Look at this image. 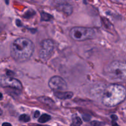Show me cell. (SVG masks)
<instances>
[{"label": "cell", "mask_w": 126, "mask_h": 126, "mask_svg": "<svg viewBox=\"0 0 126 126\" xmlns=\"http://www.w3.org/2000/svg\"><path fill=\"white\" fill-rule=\"evenodd\" d=\"M5 1H6V3L7 4H8L9 2V0H5Z\"/></svg>", "instance_id": "cell-24"}, {"label": "cell", "mask_w": 126, "mask_h": 126, "mask_svg": "<svg viewBox=\"0 0 126 126\" xmlns=\"http://www.w3.org/2000/svg\"><path fill=\"white\" fill-rule=\"evenodd\" d=\"M69 35L73 40L76 42H82L87 40L93 39L95 37L96 32L92 28L75 27L70 30Z\"/></svg>", "instance_id": "cell-4"}, {"label": "cell", "mask_w": 126, "mask_h": 126, "mask_svg": "<svg viewBox=\"0 0 126 126\" xmlns=\"http://www.w3.org/2000/svg\"><path fill=\"white\" fill-rule=\"evenodd\" d=\"M2 95L1 93H0V100H2Z\"/></svg>", "instance_id": "cell-23"}, {"label": "cell", "mask_w": 126, "mask_h": 126, "mask_svg": "<svg viewBox=\"0 0 126 126\" xmlns=\"http://www.w3.org/2000/svg\"><path fill=\"white\" fill-rule=\"evenodd\" d=\"M82 123L81 119L77 115H73L72 117V122L71 126H81Z\"/></svg>", "instance_id": "cell-12"}, {"label": "cell", "mask_w": 126, "mask_h": 126, "mask_svg": "<svg viewBox=\"0 0 126 126\" xmlns=\"http://www.w3.org/2000/svg\"><path fill=\"white\" fill-rule=\"evenodd\" d=\"M2 126H12L10 123H8V122H4V123L2 124Z\"/></svg>", "instance_id": "cell-21"}, {"label": "cell", "mask_w": 126, "mask_h": 126, "mask_svg": "<svg viewBox=\"0 0 126 126\" xmlns=\"http://www.w3.org/2000/svg\"><path fill=\"white\" fill-rule=\"evenodd\" d=\"M19 121H22V122H28L30 121V117L28 115L25 114H22L20 116Z\"/></svg>", "instance_id": "cell-14"}, {"label": "cell", "mask_w": 126, "mask_h": 126, "mask_svg": "<svg viewBox=\"0 0 126 126\" xmlns=\"http://www.w3.org/2000/svg\"><path fill=\"white\" fill-rule=\"evenodd\" d=\"M50 119H51V116L50 115L47 114H43L39 117L38 122H40V123H45V122L50 121Z\"/></svg>", "instance_id": "cell-13"}, {"label": "cell", "mask_w": 126, "mask_h": 126, "mask_svg": "<svg viewBox=\"0 0 126 126\" xmlns=\"http://www.w3.org/2000/svg\"><path fill=\"white\" fill-rule=\"evenodd\" d=\"M38 100L41 103L45 104V105H47V106H52L54 105V101L51 98L47 97V96H40V97L38 98Z\"/></svg>", "instance_id": "cell-10"}, {"label": "cell", "mask_w": 126, "mask_h": 126, "mask_svg": "<svg viewBox=\"0 0 126 126\" xmlns=\"http://www.w3.org/2000/svg\"><path fill=\"white\" fill-rule=\"evenodd\" d=\"M14 72L12 71H11V70H6V75L14 77Z\"/></svg>", "instance_id": "cell-18"}, {"label": "cell", "mask_w": 126, "mask_h": 126, "mask_svg": "<svg viewBox=\"0 0 126 126\" xmlns=\"http://www.w3.org/2000/svg\"><path fill=\"white\" fill-rule=\"evenodd\" d=\"M56 6L60 4H63L66 3H71V0H54Z\"/></svg>", "instance_id": "cell-15"}, {"label": "cell", "mask_w": 126, "mask_h": 126, "mask_svg": "<svg viewBox=\"0 0 126 126\" xmlns=\"http://www.w3.org/2000/svg\"><path fill=\"white\" fill-rule=\"evenodd\" d=\"M34 51V44L27 38H18L11 44V56L17 63H23L30 59Z\"/></svg>", "instance_id": "cell-1"}, {"label": "cell", "mask_w": 126, "mask_h": 126, "mask_svg": "<svg viewBox=\"0 0 126 126\" xmlns=\"http://www.w3.org/2000/svg\"><path fill=\"white\" fill-rule=\"evenodd\" d=\"M34 14H35V12H34V11H33V10L30 9L29 10V11H27V12L25 14L24 17L25 18H27V19L30 18V17H32V16Z\"/></svg>", "instance_id": "cell-16"}, {"label": "cell", "mask_w": 126, "mask_h": 126, "mask_svg": "<svg viewBox=\"0 0 126 126\" xmlns=\"http://www.w3.org/2000/svg\"><path fill=\"white\" fill-rule=\"evenodd\" d=\"M54 95L60 100H67L70 99L73 96V93L71 91H54Z\"/></svg>", "instance_id": "cell-9"}, {"label": "cell", "mask_w": 126, "mask_h": 126, "mask_svg": "<svg viewBox=\"0 0 126 126\" xmlns=\"http://www.w3.org/2000/svg\"><path fill=\"white\" fill-rule=\"evenodd\" d=\"M0 85L4 87H10L22 90V84L20 81L6 75H0Z\"/></svg>", "instance_id": "cell-6"}, {"label": "cell", "mask_w": 126, "mask_h": 126, "mask_svg": "<svg viewBox=\"0 0 126 126\" xmlns=\"http://www.w3.org/2000/svg\"><path fill=\"white\" fill-rule=\"evenodd\" d=\"M39 114H40V112H39V111H36L35 112L34 114V118H38L39 116Z\"/></svg>", "instance_id": "cell-19"}, {"label": "cell", "mask_w": 126, "mask_h": 126, "mask_svg": "<svg viewBox=\"0 0 126 126\" xmlns=\"http://www.w3.org/2000/svg\"><path fill=\"white\" fill-rule=\"evenodd\" d=\"M48 85L54 91H63L67 89L66 81L58 75L52 77L48 82Z\"/></svg>", "instance_id": "cell-7"}, {"label": "cell", "mask_w": 126, "mask_h": 126, "mask_svg": "<svg viewBox=\"0 0 126 126\" xmlns=\"http://www.w3.org/2000/svg\"><path fill=\"white\" fill-rule=\"evenodd\" d=\"M103 71L106 76L111 80H126V61H114L107 64Z\"/></svg>", "instance_id": "cell-3"}, {"label": "cell", "mask_w": 126, "mask_h": 126, "mask_svg": "<svg viewBox=\"0 0 126 126\" xmlns=\"http://www.w3.org/2000/svg\"><path fill=\"white\" fill-rule=\"evenodd\" d=\"M57 9L62 12L66 16H70L73 13V7L71 3H66L63 4H60L57 6Z\"/></svg>", "instance_id": "cell-8"}, {"label": "cell", "mask_w": 126, "mask_h": 126, "mask_svg": "<svg viewBox=\"0 0 126 126\" xmlns=\"http://www.w3.org/2000/svg\"><path fill=\"white\" fill-rule=\"evenodd\" d=\"M16 24H17V25L18 26V27H21V26H22V22L18 19L16 20Z\"/></svg>", "instance_id": "cell-20"}, {"label": "cell", "mask_w": 126, "mask_h": 126, "mask_svg": "<svg viewBox=\"0 0 126 126\" xmlns=\"http://www.w3.org/2000/svg\"><path fill=\"white\" fill-rule=\"evenodd\" d=\"M112 126H119L118 124L116 122V121H113V123H112Z\"/></svg>", "instance_id": "cell-22"}, {"label": "cell", "mask_w": 126, "mask_h": 126, "mask_svg": "<svg viewBox=\"0 0 126 126\" xmlns=\"http://www.w3.org/2000/svg\"><path fill=\"white\" fill-rule=\"evenodd\" d=\"M1 26H0V33H1Z\"/></svg>", "instance_id": "cell-26"}, {"label": "cell", "mask_w": 126, "mask_h": 126, "mask_svg": "<svg viewBox=\"0 0 126 126\" xmlns=\"http://www.w3.org/2000/svg\"><path fill=\"white\" fill-rule=\"evenodd\" d=\"M54 49V42L50 39L43 40L40 44L39 56L41 59L47 61L52 54Z\"/></svg>", "instance_id": "cell-5"}, {"label": "cell", "mask_w": 126, "mask_h": 126, "mask_svg": "<svg viewBox=\"0 0 126 126\" xmlns=\"http://www.w3.org/2000/svg\"><path fill=\"white\" fill-rule=\"evenodd\" d=\"M53 19V16L50 14L46 12H41V21L44 22H49Z\"/></svg>", "instance_id": "cell-11"}, {"label": "cell", "mask_w": 126, "mask_h": 126, "mask_svg": "<svg viewBox=\"0 0 126 126\" xmlns=\"http://www.w3.org/2000/svg\"><path fill=\"white\" fill-rule=\"evenodd\" d=\"M82 119H83L84 121L87 122V121H90V119H91V116H89V115H83L82 116Z\"/></svg>", "instance_id": "cell-17"}, {"label": "cell", "mask_w": 126, "mask_h": 126, "mask_svg": "<svg viewBox=\"0 0 126 126\" xmlns=\"http://www.w3.org/2000/svg\"><path fill=\"white\" fill-rule=\"evenodd\" d=\"M2 114V110H1V109L0 108V116H1V115Z\"/></svg>", "instance_id": "cell-25"}, {"label": "cell", "mask_w": 126, "mask_h": 126, "mask_svg": "<svg viewBox=\"0 0 126 126\" xmlns=\"http://www.w3.org/2000/svg\"><path fill=\"white\" fill-rule=\"evenodd\" d=\"M126 98V88L119 84L108 85L103 90L102 102L107 107H114L123 102Z\"/></svg>", "instance_id": "cell-2"}]
</instances>
